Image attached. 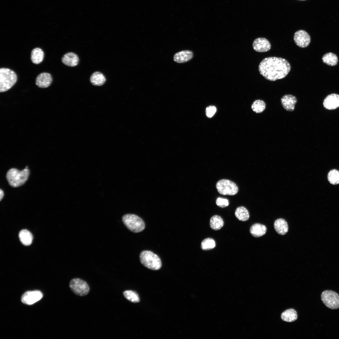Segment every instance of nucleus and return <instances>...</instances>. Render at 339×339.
I'll return each mask as SVG.
<instances>
[{
  "instance_id": "obj_31",
  "label": "nucleus",
  "mask_w": 339,
  "mask_h": 339,
  "mask_svg": "<svg viewBox=\"0 0 339 339\" xmlns=\"http://www.w3.org/2000/svg\"><path fill=\"white\" fill-rule=\"evenodd\" d=\"M216 108L214 106H209L206 108V114L209 118H211L214 115L216 111Z\"/></svg>"
},
{
  "instance_id": "obj_10",
  "label": "nucleus",
  "mask_w": 339,
  "mask_h": 339,
  "mask_svg": "<svg viewBox=\"0 0 339 339\" xmlns=\"http://www.w3.org/2000/svg\"><path fill=\"white\" fill-rule=\"evenodd\" d=\"M42 293L39 290L28 291L21 297V301L24 304L31 305L40 300L43 297Z\"/></svg>"
},
{
  "instance_id": "obj_26",
  "label": "nucleus",
  "mask_w": 339,
  "mask_h": 339,
  "mask_svg": "<svg viewBox=\"0 0 339 339\" xmlns=\"http://www.w3.org/2000/svg\"><path fill=\"white\" fill-rule=\"evenodd\" d=\"M266 104L263 100H255L251 105V109L254 112L260 113L263 111L266 108Z\"/></svg>"
},
{
  "instance_id": "obj_22",
  "label": "nucleus",
  "mask_w": 339,
  "mask_h": 339,
  "mask_svg": "<svg viewBox=\"0 0 339 339\" xmlns=\"http://www.w3.org/2000/svg\"><path fill=\"white\" fill-rule=\"evenodd\" d=\"M282 319L287 322H292L296 320L297 314L296 311L294 309H290L286 310L281 314Z\"/></svg>"
},
{
  "instance_id": "obj_18",
  "label": "nucleus",
  "mask_w": 339,
  "mask_h": 339,
  "mask_svg": "<svg viewBox=\"0 0 339 339\" xmlns=\"http://www.w3.org/2000/svg\"><path fill=\"white\" fill-rule=\"evenodd\" d=\"M251 234L255 237H259L264 235L266 231L265 226L259 223L252 225L250 229Z\"/></svg>"
},
{
  "instance_id": "obj_4",
  "label": "nucleus",
  "mask_w": 339,
  "mask_h": 339,
  "mask_svg": "<svg viewBox=\"0 0 339 339\" xmlns=\"http://www.w3.org/2000/svg\"><path fill=\"white\" fill-rule=\"evenodd\" d=\"M17 80L16 73L13 71L7 68H1L0 69V92H5L11 88Z\"/></svg>"
},
{
  "instance_id": "obj_19",
  "label": "nucleus",
  "mask_w": 339,
  "mask_h": 339,
  "mask_svg": "<svg viewBox=\"0 0 339 339\" xmlns=\"http://www.w3.org/2000/svg\"><path fill=\"white\" fill-rule=\"evenodd\" d=\"M44 57V52L40 48H35L32 51L31 59L34 63L36 64L40 63L42 61Z\"/></svg>"
},
{
  "instance_id": "obj_17",
  "label": "nucleus",
  "mask_w": 339,
  "mask_h": 339,
  "mask_svg": "<svg viewBox=\"0 0 339 339\" xmlns=\"http://www.w3.org/2000/svg\"><path fill=\"white\" fill-rule=\"evenodd\" d=\"M274 226L276 231L279 234L283 235L288 232V223L283 219L280 218L276 220Z\"/></svg>"
},
{
  "instance_id": "obj_7",
  "label": "nucleus",
  "mask_w": 339,
  "mask_h": 339,
  "mask_svg": "<svg viewBox=\"0 0 339 339\" xmlns=\"http://www.w3.org/2000/svg\"><path fill=\"white\" fill-rule=\"evenodd\" d=\"M321 299L324 304L331 309L339 308V295L331 290H325L321 294Z\"/></svg>"
},
{
  "instance_id": "obj_12",
  "label": "nucleus",
  "mask_w": 339,
  "mask_h": 339,
  "mask_svg": "<svg viewBox=\"0 0 339 339\" xmlns=\"http://www.w3.org/2000/svg\"><path fill=\"white\" fill-rule=\"evenodd\" d=\"M281 101L282 107L286 110L292 111L294 110L297 100L295 96L288 94L283 95L281 98Z\"/></svg>"
},
{
  "instance_id": "obj_9",
  "label": "nucleus",
  "mask_w": 339,
  "mask_h": 339,
  "mask_svg": "<svg viewBox=\"0 0 339 339\" xmlns=\"http://www.w3.org/2000/svg\"><path fill=\"white\" fill-rule=\"evenodd\" d=\"M294 41L296 45L301 48H305L309 44L311 39L309 34L303 30H299L294 34Z\"/></svg>"
},
{
  "instance_id": "obj_27",
  "label": "nucleus",
  "mask_w": 339,
  "mask_h": 339,
  "mask_svg": "<svg viewBox=\"0 0 339 339\" xmlns=\"http://www.w3.org/2000/svg\"><path fill=\"white\" fill-rule=\"evenodd\" d=\"M123 295L126 299L132 302L137 303L140 301L139 297L135 291L131 290H126L123 292Z\"/></svg>"
},
{
  "instance_id": "obj_6",
  "label": "nucleus",
  "mask_w": 339,
  "mask_h": 339,
  "mask_svg": "<svg viewBox=\"0 0 339 339\" xmlns=\"http://www.w3.org/2000/svg\"><path fill=\"white\" fill-rule=\"evenodd\" d=\"M218 192L221 195L233 196L238 191V187L233 182L227 179H222L218 181L216 184Z\"/></svg>"
},
{
  "instance_id": "obj_23",
  "label": "nucleus",
  "mask_w": 339,
  "mask_h": 339,
  "mask_svg": "<svg viewBox=\"0 0 339 339\" xmlns=\"http://www.w3.org/2000/svg\"><path fill=\"white\" fill-rule=\"evenodd\" d=\"M235 215L239 220L245 221L248 220L250 215L247 209L245 207L240 206L238 207L235 212Z\"/></svg>"
},
{
  "instance_id": "obj_11",
  "label": "nucleus",
  "mask_w": 339,
  "mask_h": 339,
  "mask_svg": "<svg viewBox=\"0 0 339 339\" xmlns=\"http://www.w3.org/2000/svg\"><path fill=\"white\" fill-rule=\"evenodd\" d=\"M253 47L254 50L258 52H266L269 51L271 48V44L269 41L265 38L259 37L254 41Z\"/></svg>"
},
{
  "instance_id": "obj_15",
  "label": "nucleus",
  "mask_w": 339,
  "mask_h": 339,
  "mask_svg": "<svg viewBox=\"0 0 339 339\" xmlns=\"http://www.w3.org/2000/svg\"><path fill=\"white\" fill-rule=\"evenodd\" d=\"M193 56V52L190 50H184L175 53L173 59L175 62L178 63H183L191 59Z\"/></svg>"
},
{
  "instance_id": "obj_29",
  "label": "nucleus",
  "mask_w": 339,
  "mask_h": 339,
  "mask_svg": "<svg viewBox=\"0 0 339 339\" xmlns=\"http://www.w3.org/2000/svg\"><path fill=\"white\" fill-rule=\"evenodd\" d=\"M216 246L214 240L211 238H207L203 240L201 243V247L204 250H210L214 248Z\"/></svg>"
},
{
  "instance_id": "obj_2",
  "label": "nucleus",
  "mask_w": 339,
  "mask_h": 339,
  "mask_svg": "<svg viewBox=\"0 0 339 339\" xmlns=\"http://www.w3.org/2000/svg\"><path fill=\"white\" fill-rule=\"evenodd\" d=\"M30 171L25 168L22 170L16 168L9 170L6 174L7 179L9 185L13 187H17L23 185L28 179Z\"/></svg>"
},
{
  "instance_id": "obj_1",
  "label": "nucleus",
  "mask_w": 339,
  "mask_h": 339,
  "mask_svg": "<svg viewBox=\"0 0 339 339\" xmlns=\"http://www.w3.org/2000/svg\"><path fill=\"white\" fill-rule=\"evenodd\" d=\"M258 69L260 74L265 79L273 81L285 77L290 71L291 66L285 59L269 57L261 62Z\"/></svg>"
},
{
  "instance_id": "obj_24",
  "label": "nucleus",
  "mask_w": 339,
  "mask_h": 339,
  "mask_svg": "<svg viewBox=\"0 0 339 339\" xmlns=\"http://www.w3.org/2000/svg\"><path fill=\"white\" fill-rule=\"evenodd\" d=\"M223 220L219 216L214 215L210 219V226L213 230H219L223 227Z\"/></svg>"
},
{
  "instance_id": "obj_25",
  "label": "nucleus",
  "mask_w": 339,
  "mask_h": 339,
  "mask_svg": "<svg viewBox=\"0 0 339 339\" xmlns=\"http://www.w3.org/2000/svg\"><path fill=\"white\" fill-rule=\"evenodd\" d=\"M322 60L324 63L330 66L336 65L338 61L337 56L331 52L327 53L324 55Z\"/></svg>"
},
{
  "instance_id": "obj_28",
  "label": "nucleus",
  "mask_w": 339,
  "mask_h": 339,
  "mask_svg": "<svg viewBox=\"0 0 339 339\" xmlns=\"http://www.w3.org/2000/svg\"><path fill=\"white\" fill-rule=\"evenodd\" d=\"M328 179L330 183L333 185H337L339 183V171L336 169L331 170L329 172Z\"/></svg>"
},
{
  "instance_id": "obj_33",
  "label": "nucleus",
  "mask_w": 339,
  "mask_h": 339,
  "mask_svg": "<svg viewBox=\"0 0 339 339\" xmlns=\"http://www.w3.org/2000/svg\"><path fill=\"white\" fill-rule=\"evenodd\" d=\"M299 0L304 1V0Z\"/></svg>"
},
{
  "instance_id": "obj_5",
  "label": "nucleus",
  "mask_w": 339,
  "mask_h": 339,
  "mask_svg": "<svg viewBox=\"0 0 339 339\" xmlns=\"http://www.w3.org/2000/svg\"><path fill=\"white\" fill-rule=\"evenodd\" d=\"M122 221L126 227L130 231L135 233L143 231L145 228L143 220L134 214H127L122 217Z\"/></svg>"
},
{
  "instance_id": "obj_21",
  "label": "nucleus",
  "mask_w": 339,
  "mask_h": 339,
  "mask_svg": "<svg viewBox=\"0 0 339 339\" xmlns=\"http://www.w3.org/2000/svg\"><path fill=\"white\" fill-rule=\"evenodd\" d=\"M106 81L105 78L101 72H95L90 77V81L92 84L95 86H101Z\"/></svg>"
},
{
  "instance_id": "obj_20",
  "label": "nucleus",
  "mask_w": 339,
  "mask_h": 339,
  "mask_svg": "<svg viewBox=\"0 0 339 339\" xmlns=\"http://www.w3.org/2000/svg\"><path fill=\"white\" fill-rule=\"evenodd\" d=\"M19 237L21 243L24 245H30L33 240L31 233L27 229H23L19 233Z\"/></svg>"
},
{
  "instance_id": "obj_32",
  "label": "nucleus",
  "mask_w": 339,
  "mask_h": 339,
  "mask_svg": "<svg viewBox=\"0 0 339 339\" xmlns=\"http://www.w3.org/2000/svg\"><path fill=\"white\" fill-rule=\"evenodd\" d=\"M0 201H1L2 200V198H3V196H4V192H3V191L1 189H0Z\"/></svg>"
},
{
  "instance_id": "obj_14",
  "label": "nucleus",
  "mask_w": 339,
  "mask_h": 339,
  "mask_svg": "<svg viewBox=\"0 0 339 339\" xmlns=\"http://www.w3.org/2000/svg\"><path fill=\"white\" fill-rule=\"evenodd\" d=\"M52 80V77L50 73H42L36 77L35 83L40 88H46L50 85Z\"/></svg>"
},
{
  "instance_id": "obj_8",
  "label": "nucleus",
  "mask_w": 339,
  "mask_h": 339,
  "mask_svg": "<svg viewBox=\"0 0 339 339\" xmlns=\"http://www.w3.org/2000/svg\"><path fill=\"white\" fill-rule=\"evenodd\" d=\"M71 290L75 294L83 296L87 295L90 290L89 287L85 281L79 278L72 279L69 283Z\"/></svg>"
},
{
  "instance_id": "obj_16",
  "label": "nucleus",
  "mask_w": 339,
  "mask_h": 339,
  "mask_svg": "<svg viewBox=\"0 0 339 339\" xmlns=\"http://www.w3.org/2000/svg\"><path fill=\"white\" fill-rule=\"evenodd\" d=\"M79 61L78 55L74 53L69 52L64 54L62 59V63L69 67L77 66Z\"/></svg>"
},
{
  "instance_id": "obj_3",
  "label": "nucleus",
  "mask_w": 339,
  "mask_h": 339,
  "mask_svg": "<svg viewBox=\"0 0 339 339\" xmlns=\"http://www.w3.org/2000/svg\"><path fill=\"white\" fill-rule=\"evenodd\" d=\"M139 258L142 264L149 269L158 270L161 267L162 262L160 258L151 251H143L140 254Z\"/></svg>"
},
{
  "instance_id": "obj_30",
  "label": "nucleus",
  "mask_w": 339,
  "mask_h": 339,
  "mask_svg": "<svg viewBox=\"0 0 339 339\" xmlns=\"http://www.w3.org/2000/svg\"><path fill=\"white\" fill-rule=\"evenodd\" d=\"M216 204L218 207L223 208L229 205V202L227 199L218 197L216 200Z\"/></svg>"
},
{
  "instance_id": "obj_13",
  "label": "nucleus",
  "mask_w": 339,
  "mask_h": 339,
  "mask_svg": "<svg viewBox=\"0 0 339 339\" xmlns=\"http://www.w3.org/2000/svg\"><path fill=\"white\" fill-rule=\"evenodd\" d=\"M323 105L326 109L332 110L339 107V95L332 94L328 95L324 100Z\"/></svg>"
}]
</instances>
